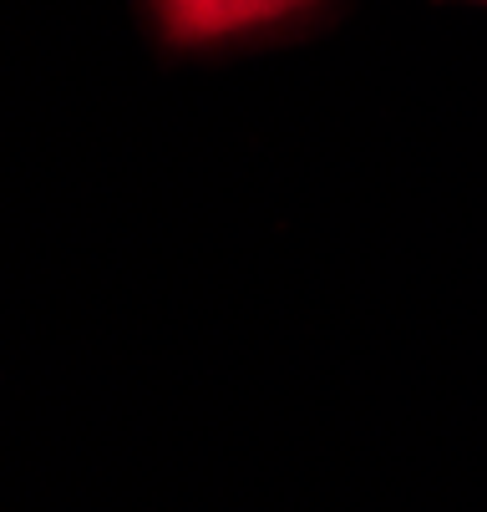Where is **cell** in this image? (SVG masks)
Masks as SVG:
<instances>
[{
	"mask_svg": "<svg viewBox=\"0 0 487 512\" xmlns=\"http://www.w3.org/2000/svg\"><path fill=\"white\" fill-rule=\"evenodd\" d=\"M310 6H320V0H153V16L168 46H219L234 36L285 26Z\"/></svg>",
	"mask_w": 487,
	"mask_h": 512,
	"instance_id": "1",
	"label": "cell"
},
{
	"mask_svg": "<svg viewBox=\"0 0 487 512\" xmlns=\"http://www.w3.org/2000/svg\"><path fill=\"white\" fill-rule=\"evenodd\" d=\"M482 6H487V0H482Z\"/></svg>",
	"mask_w": 487,
	"mask_h": 512,
	"instance_id": "2",
	"label": "cell"
}]
</instances>
